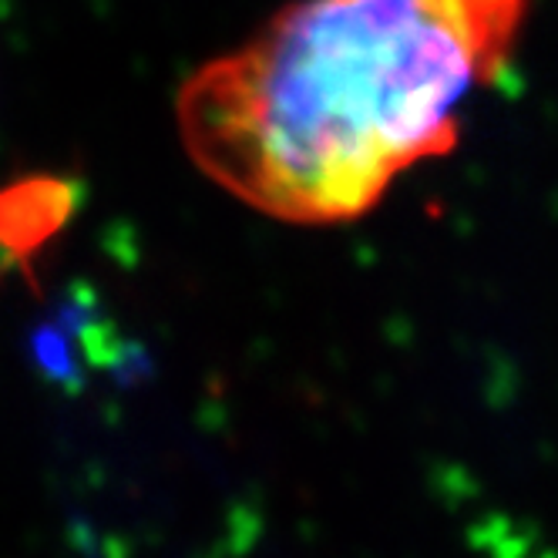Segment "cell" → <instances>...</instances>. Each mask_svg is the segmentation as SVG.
<instances>
[{
	"label": "cell",
	"instance_id": "obj_1",
	"mask_svg": "<svg viewBox=\"0 0 558 558\" xmlns=\"http://www.w3.org/2000/svg\"><path fill=\"white\" fill-rule=\"evenodd\" d=\"M525 14L529 0H290L182 82V145L263 216L350 222L454 148Z\"/></svg>",
	"mask_w": 558,
	"mask_h": 558
},
{
	"label": "cell",
	"instance_id": "obj_2",
	"mask_svg": "<svg viewBox=\"0 0 558 558\" xmlns=\"http://www.w3.org/2000/svg\"><path fill=\"white\" fill-rule=\"evenodd\" d=\"M71 209H74L71 182L51 175L14 182L0 192V243L14 250L17 256H27L68 222Z\"/></svg>",
	"mask_w": 558,
	"mask_h": 558
}]
</instances>
